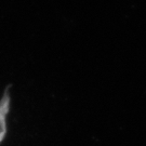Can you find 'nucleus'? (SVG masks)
Listing matches in <instances>:
<instances>
[{
    "label": "nucleus",
    "instance_id": "1",
    "mask_svg": "<svg viewBox=\"0 0 146 146\" xmlns=\"http://www.w3.org/2000/svg\"><path fill=\"white\" fill-rule=\"evenodd\" d=\"M10 86H8L0 99V145L8 134V116L11 108Z\"/></svg>",
    "mask_w": 146,
    "mask_h": 146
}]
</instances>
